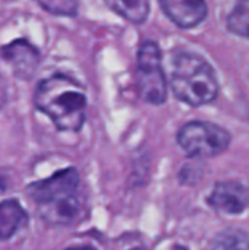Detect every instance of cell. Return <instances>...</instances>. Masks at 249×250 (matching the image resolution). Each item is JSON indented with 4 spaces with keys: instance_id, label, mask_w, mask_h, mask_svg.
Here are the masks:
<instances>
[{
    "instance_id": "cell-1",
    "label": "cell",
    "mask_w": 249,
    "mask_h": 250,
    "mask_svg": "<svg viewBox=\"0 0 249 250\" xmlns=\"http://www.w3.org/2000/svg\"><path fill=\"white\" fill-rule=\"evenodd\" d=\"M34 104L63 132L81 130L87 119L85 89L63 73H54L37 85Z\"/></svg>"
},
{
    "instance_id": "cell-2",
    "label": "cell",
    "mask_w": 249,
    "mask_h": 250,
    "mask_svg": "<svg viewBox=\"0 0 249 250\" xmlns=\"http://www.w3.org/2000/svg\"><path fill=\"white\" fill-rule=\"evenodd\" d=\"M170 86L173 95L191 107L213 103L220 91L213 66L201 56L188 51L173 59Z\"/></svg>"
},
{
    "instance_id": "cell-3",
    "label": "cell",
    "mask_w": 249,
    "mask_h": 250,
    "mask_svg": "<svg viewBox=\"0 0 249 250\" xmlns=\"http://www.w3.org/2000/svg\"><path fill=\"white\" fill-rule=\"evenodd\" d=\"M136 88L139 97L153 105H161L167 100V79L161 64V51L156 41L141 42L136 54Z\"/></svg>"
},
{
    "instance_id": "cell-4",
    "label": "cell",
    "mask_w": 249,
    "mask_h": 250,
    "mask_svg": "<svg viewBox=\"0 0 249 250\" xmlns=\"http://www.w3.org/2000/svg\"><path fill=\"white\" fill-rule=\"evenodd\" d=\"M176 141L191 158H214L229 149L232 136L216 123L194 120L179 129Z\"/></svg>"
},
{
    "instance_id": "cell-5",
    "label": "cell",
    "mask_w": 249,
    "mask_h": 250,
    "mask_svg": "<svg viewBox=\"0 0 249 250\" xmlns=\"http://www.w3.org/2000/svg\"><path fill=\"white\" fill-rule=\"evenodd\" d=\"M207 204L216 212L239 215L249 208V188L236 180L219 182L208 195Z\"/></svg>"
},
{
    "instance_id": "cell-6",
    "label": "cell",
    "mask_w": 249,
    "mask_h": 250,
    "mask_svg": "<svg viewBox=\"0 0 249 250\" xmlns=\"http://www.w3.org/2000/svg\"><path fill=\"white\" fill-rule=\"evenodd\" d=\"M79 186V174L73 167L54 173L48 179L37 182L29 186L28 193L35 204H44L47 201L76 193Z\"/></svg>"
},
{
    "instance_id": "cell-7",
    "label": "cell",
    "mask_w": 249,
    "mask_h": 250,
    "mask_svg": "<svg viewBox=\"0 0 249 250\" xmlns=\"http://www.w3.org/2000/svg\"><path fill=\"white\" fill-rule=\"evenodd\" d=\"M0 57L12 67L13 73L22 79L31 78L40 63L38 50L23 38L3 45L0 48Z\"/></svg>"
},
{
    "instance_id": "cell-8",
    "label": "cell",
    "mask_w": 249,
    "mask_h": 250,
    "mask_svg": "<svg viewBox=\"0 0 249 250\" xmlns=\"http://www.w3.org/2000/svg\"><path fill=\"white\" fill-rule=\"evenodd\" d=\"M163 13L179 28L192 29L208 15L205 0H158Z\"/></svg>"
},
{
    "instance_id": "cell-9",
    "label": "cell",
    "mask_w": 249,
    "mask_h": 250,
    "mask_svg": "<svg viewBox=\"0 0 249 250\" xmlns=\"http://www.w3.org/2000/svg\"><path fill=\"white\" fill-rule=\"evenodd\" d=\"M82 209L81 198L76 193L56 198L38 205L41 218L51 226H69L79 217Z\"/></svg>"
},
{
    "instance_id": "cell-10",
    "label": "cell",
    "mask_w": 249,
    "mask_h": 250,
    "mask_svg": "<svg viewBox=\"0 0 249 250\" xmlns=\"http://www.w3.org/2000/svg\"><path fill=\"white\" fill-rule=\"evenodd\" d=\"M28 217L18 201L0 202V240H9L25 223Z\"/></svg>"
},
{
    "instance_id": "cell-11",
    "label": "cell",
    "mask_w": 249,
    "mask_h": 250,
    "mask_svg": "<svg viewBox=\"0 0 249 250\" xmlns=\"http://www.w3.org/2000/svg\"><path fill=\"white\" fill-rule=\"evenodd\" d=\"M107 7L125 21L141 25L150 15V0H104Z\"/></svg>"
},
{
    "instance_id": "cell-12",
    "label": "cell",
    "mask_w": 249,
    "mask_h": 250,
    "mask_svg": "<svg viewBox=\"0 0 249 250\" xmlns=\"http://www.w3.org/2000/svg\"><path fill=\"white\" fill-rule=\"evenodd\" d=\"M210 250H249V233L238 227L225 229L213 237Z\"/></svg>"
},
{
    "instance_id": "cell-13",
    "label": "cell",
    "mask_w": 249,
    "mask_h": 250,
    "mask_svg": "<svg viewBox=\"0 0 249 250\" xmlns=\"http://www.w3.org/2000/svg\"><path fill=\"white\" fill-rule=\"evenodd\" d=\"M227 29L242 38L249 40V0H238L226 21Z\"/></svg>"
},
{
    "instance_id": "cell-14",
    "label": "cell",
    "mask_w": 249,
    "mask_h": 250,
    "mask_svg": "<svg viewBox=\"0 0 249 250\" xmlns=\"http://www.w3.org/2000/svg\"><path fill=\"white\" fill-rule=\"evenodd\" d=\"M43 10L56 16H75L79 0H34Z\"/></svg>"
},
{
    "instance_id": "cell-15",
    "label": "cell",
    "mask_w": 249,
    "mask_h": 250,
    "mask_svg": "<svg viewBox=\"0 0 249 250\" xmlns=\"http://www.w3.org/2000/svg\"><path fill=\"white\" fill-rule=\"evenodd\" d=\"M4 189H6V182H4V179L1 177V174H0V193H1Z\"/></svg>"
},
{
    "instance_id": "cell-16",
    "label": "cell",
    "mask_w": 249,
    "mask_h": 250,
    "mask_svg": "<svg viewBox=\"0 0 249 250\" xmlns=\"http://www.w3.org/2000/svg\"><path fill=\"white\" fill-rule=\"evenodd\" d=\"M66 250H95V249H92V248H84V246H81V248H70V249H66Z\"/></svg>"
},
{
    "instance_id": "cell-17",
    "label": "cell",
    "mask_w": 249,
    "mask_h": 250,
    "mask_svg": "<svg viewBox=\"0 0 249 250\" xmlns=\"http://www.w3.org/2000/svg\"><path fill=\"white\" fill-rule=\"evenodd\" d=\"M173 250H189L188 248H185V246H181V245H178V246H175Z\"/></svg>"
},
{
    "instance_id": "cell-18",
    "label": "cell",
    "mask_w": 249,
    "mask_h": 250,
    "mask_svg": "<svg viewBox=\"0 0 249 250\" xmlns=\"http://www.w3.org/2000/svg\"><path fill=\"white\" fill-rule=\"evenodd\" d=\"M131 250H144L142 248H135V249H131Z\"/></svg>"
}]
</instances>
